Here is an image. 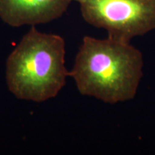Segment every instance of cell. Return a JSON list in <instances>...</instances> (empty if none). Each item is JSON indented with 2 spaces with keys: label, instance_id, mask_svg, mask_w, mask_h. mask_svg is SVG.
Listing matches in <instances>:
<instances>
[{
  "label": "cell",
  "instance_id": "1",
  "mask_svg": "<svg viewBox=\"0 0 155 155\" xmlns=\"http://www.w3.org/2000/svg\"><path fill=\"white\" fill-rule=\"evenodd\" d=\"M143 67L142 53L130 42L85 36L69 76L83 96L116 104L134 98Z\"/></svg>",
  "mask_w": 155,
  "mask_h": 155
},
{
  "label": "cell",
  "instance_id": "2",
  "mask_svg": "<svg viewBox=\"0 0 155 155\" xmlns=\"http://www.w3.org/2000/svg\"><path fill=\"white\" fill-rule=\"evenodd\" d=\"M65 55L62 37L43 33L32 26L6 62L9 91L18 99L38 103L55 97L69 75Z\"/></svg>",
  "mask_w": 155,
  "mask_h": 155
},
{
  "label": "cell",
  "instance_id": "3",
  "mask_svg": "<svg viewBox=\"0 0 155 155\" xmlns=\"http://www.w3.org/2000/svg\"><path fill=\"white\" fill-rule=\"evenodd\" d=\"M89 25L107 31L108 38L130 42L155 29V0H73Z\"/></svg>",
  "mask_w": 155,
  "mask_h": 155
},
{
  "label": "cell",
  "instance_id": "4",
  "mask_svg": "<svg viewBox=\"0 0 155 155\" xmlns=\"http://www.w3.org/2000/svg\"><path fill=\"white\" fill-rule=\"evenodd\" d=\"M73 0H0V19L19 28L35 26L61 17Z\"/></svg>",
  "mask_w": 155,
  "mask_h": 155
}]
</instances>
